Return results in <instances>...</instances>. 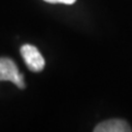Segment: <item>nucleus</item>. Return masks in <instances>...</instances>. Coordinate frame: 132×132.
Wrapping results in <instances>:
<instances>
[{
  "label": "nucleus",
  "mask_w": 132,
  "mask_h": 132,
  "mask_svg": "<svg viewBox=\"0 0 132 132\" xmlns=\"http://www.w3.org/2000/svg\"><path fill=\"white\" fill-rule=\"evenodd\" d=\"M0 80L11 81L19 88H24L22 74L19 73L14 62L8 57H0Z\"/></svg>",
  "instance_id": "obj_1"
},
{
  "label": "nucleus",
  "mask_w": 132,
  "mask_h": 132,
  "mask_svg": "<svg viewBox=\"0 0 132 132\" xmlns=\"http://www.w3.org/2000/svg\"><path fill=\"white\" fill-rule=\"evenodd\" d=\"M21 55L29 69L34 73L41 72L45 66V61L39 50L31 44H24L21 47Z\"/></svg>",
  "instance_id": "obj_2"
},
{
  "label": "nucleus",
  "mask_w": 132,
  "mask_h": 132,
  "mask_svg": "<svg viewBox=\"0 0 132 132\" xmlns=\"http://www.w3.org/2000/svg\"><path fill=\"white\" fill-rule=\"evenodd\" d=\"M132 129L122 119H110L102 121L95 128V132H130Z\"/></svg>",
  "instance_id": "obj_3"
},
{
  "label": "nucleus",
  "mask_w": 132,
  "mask_h": 132,
  "mask_svg": "<svg viewBox=\"0 0 132 132\" xmlns=\"http://www.w3.org/2000/svg\"><path fill=\"white\" fill-rule=\"evenodd\" d=\"M50 3H64V5H73L76 2V0H44Z\"/></svg>",
  "instance_id": "obj_4"
}]
</instances>
